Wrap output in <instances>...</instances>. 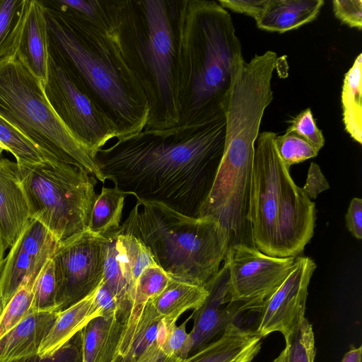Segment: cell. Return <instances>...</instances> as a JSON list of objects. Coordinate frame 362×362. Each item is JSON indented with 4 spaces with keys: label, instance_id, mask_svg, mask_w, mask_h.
Returning a JSON list of instances; mask_svg holds the SVG:
<instances>
[{
    "label": "cell",
    "instance_id": "cell-13",
    "mask_svg": "<svg viewBox=\"0 0 362 362\" xmlns=\"http://www.w3.org/2000/svg\"><path fill=\"white\" fill-rule=\"evenodd\" d=\"M60 243L40 222L31 218L10 248L0 276V291L5 305L20 286L35 280L52 257Z\"/></svg>",
    "mask_w": 362,
    "mask_h": 362
},
{
    "label": "cell",
    "instance_id": "cell-22",
    "mask_svg": "<svg viewBox=\"0 0 362 362\" xmlns=\"http://www.w3.org/2000/svg\"><path fill=\"white\" fill-rule=\"evenodd\" d=\"M97 290V289H96ZM95 291L68 308L57 313V316L42 342L37 356H52L93 318L103 315L95 298Z\"/></svg>",
    "mask_w": 362,
    "mask_h": 362
},
{
    "label": "cell",
    "instance_id": "cell-1",
    "mask_svg": "<svg viewBox=\"0 0 362 362\" xmlns=\"http://www.w3.org/2000/svg\"><path fill=\"white\" fill-rule=\"evenodd\" d=\"M225 134L224 117L182 139L128 141L99 150L95 161L105 180L126 196L199 217L223 156Z\"/></svg>",
    "mask_w": 362,
    "mask_h": 362
},
{
    "label": "cell",
    "instance_id": "cell-42",
    "mask_svg": "<svg viewBox=\"0 0 362 362\" xmlns=\"http://www.w3.org/2000/svg\"><path fill=\"white\" fill-rule=\"evenodd\" d=\"M341 362H362V346L355 347L351 345Z\"/></svg>",
    "mask_w": 362,
    "mask_h": 362
},
{
    "label": "cell",
    "instance_id": "cell-35",
    "mask_svg": "<svg viewBox=\"0 0 362 362\" xmlns=\"http://www.w3.org/2000/svg\"><path fill=\"white\" fill-rule=\"evenodd\" d=\"M287 132L294 133L310 144L317 151L324 146L325 138L317 127L310 108L300 112L290 122Z\"/></svg>",
    "mask_w": 362,
    "mask_h": 362
},
{
    "label": "cell",
    "instance_id": "cell-29",
    "mask_svg": "<svg viewBox=\"0 0 362 362\" xmlns=\"http://www.w3.org/2000/svg\"><path fill=\"white\" fill-rule=\"evenodd\" d=\"M33 284L23 283L6 305L0 318V338L29 314L33 299Z\"/></svg>",
    "mask_w": 362,
    "mask_h": 362
},
{
    "label": "cell",
    "instance_id": "cell-8",
    "mask_svg": "<svg viewBox=\"0 0 362 362\" xmlns=\"http://www.w3.org/2000/svg\"><path fill=\"white\" fill-rule=\"evenodd\" d=\"M228 267L227 298L241 312L259 310L293 269L296 257H273L254 245H230L223 261Z\"/></svg>",
    "mask_w": 362,
    "mask_h": 362
},
{
    "label": "cell",
    "instance_id": "cell-16",
    "mask_svg": "<svg viewBox=\"0 0 362 362\" xmlns=\"http://www.w3.org/2000/svg\"><path fill=\"white\" fill-rule=\"evenodd\" d=\"M30 219L18 165L0 156V238L5 250L14 245Z\"/></svg>",
    "mask_w": 362,
    "mask_h": 362
},
{
    "label": "cell",
    "instance_id": "cell-32",
    "mask_svg": "<svg viewBox=\"0 0 362 362\" xmlns=\"http://www.w3.org/2000/svg\"><path fill=\"white\" fill-rule=\"evenodd\" d=\"M30 312L54 311L56 306V281L52 258L37 276L33 287Z\"/></svg>",
    "mask_w": 362,
    "mask_h": 362
},
{
    "label": "cell",
    "instance_id": "cell-21",
    "mask_svg": "<svg viewBox=\"0 0 362 362\" xmlns=\"http://www.w3.org/2000/svg\"><path fill=\"white\" fill-rule=\"evenodd\" d=\"M129 317L116 312L91 319L81 330L83 362H113Z\"/></svg>",
    "mask_w": 362,
    "mask_h": 362
},
{
    "label": "cell",
    "instance_id": "cell-40",
    "mask_svg": "<svg viewBox=\"0 0 362 362\" xmlns=\"http://www.w3.org/2000/svg\"><path fill=\"white\" fill-rule=\"evenodd\" d=\"M55 2L60 6L69 8L90 17H93L95 15V7L90 1L83 0H57Z\"/></svg>",
    "mask_w": 362,
    "mask_h": 362
},
{
    "label": "cell",
    "instance_id": "cell-36",
    "mask_svg": "<svg viewBox=\"0 0 362 362\" xmlns=\"http://www.w3.org/2000/svg\"><path fill=\"white\" fill-rule=\"evenodd\" d=\"M333 12L337 18L350 28H362V1L334 0Z\"/></svg>",
    "mask_w": 362,
    "mask_h": 362
},
{
    "label": "cell",
    "instance_id": "cell-38",
    "mask_svg": "<svg viewBox=\"0 0 362 362\" xmlns=\"http://www.w3.org/2000/svg\"><path fill=\"white\" fill-rule=\"evenodd\" d=\"M268 0H220V5L234 12L250 16L256 21L264 11Z\"/></svg>",
    "mask_w": 362,
    "mask_h": 362
},
{
    "label": "cell",
    "instance_id": "cell-41",
    "mask_svg": "<svg viewBox=\"0 0 362 362\" xmlns=\"http://www.w3.org/2000/svg\"><path fill=\"white\" fill-rule=\"evenodd\" d=\"M180 360L165 354L159 346L158 341L154 343L148 349L141 362H181Z\"/></svg>",
    "mask_w": 362,
    "mask_h": 362
},
{
    "label": "cell",
    "instance_id": "cell-37",
    "mask_svg": "<svg viewBox=\"0 0 362 362\" xmlns=\"http://www.w3.org/2000/svg\"><path fill=\"white\" fill-rule=\"evenodd\" d=\"M302 189L310 199H316L321 192L329 189L328 181L316 163H310L306 181Z\"/></svg>",
    "mask_w": 362,
    "mask_h": 362
},
{
    "label": "cell",
    "instance_id": "cell-47",
    "mask_svg": "<svg viewBox=\"0 0 362 362\" xmlns=\"http://www.w3.org/2000/svg\"><path fill=\"white\" fill-rule=\"evenodd\" d=\"M3 151V149H0V156L1 155Z\"/></svg>",
    "mask_w": 362,
    "mask_h": 362
},
{
    "label": "cell",
    "instance_id": "cell-43",
    "mask_svg": "<svg viewBox=\"0 0 362 362\" xmlns=\"http://www.w3.org/2000/svg\"><path fill=\"white\" fill-rule=\"evenodd\" d=\"M5 250H5L4 245L2 243V241L0 238V276H1V272L4 268V263H5V259L4 257Z\"/></svg>",
    "mask_w": 362,
    "mask_h": 362
},
{
    "label": "cell",
    "instance_id": "cell-18",
    "mask_svg": "<svg viewBox=\"0 0 362 362\" xmlns=\"http://www.w3.org/2000/svg\"><path fill=\"white\" fill-rule=\"evenodd\" d=\"M17 55L44 86L50 53L45 6L42 1H28Z\"/></svg>",
    "mask_w": 362,
    "mask_h": 362
},
{
    "label": "cell",
    "instance_id": "cell-12",
    "mask_svg": "<svg viewBox=\"0 0 362 362\" xmlns=\"http://www.w3.org/2000/svg\"><path fill=\"white\" fill-rule=\"evenodd\" d=\"M309 257L298 256L288 276L260 308L255 332L262 339L279 332L288 339L305 318L308 286L316 269Z\"/></svg>",
    "mask_w": 362,
    "mask_h": 362
},
{
    "label": "cell",
    "instance_id": "cell-17",
    "mask_svg": "<svg viewBox=\"0 0 362 362\" xmlns=\"http://www.w3.org/2000/svg\"><path fill=\"white\" fill-rule=\"evenodd\" d=\"M165 327L150 300L132 310L113 362H141L150 347L162 340Z\"/></svg>",
    "mask_w": 362,
    "mask_h": 362
},
{
    "label": "cell",
    "instance_id": "cell-23",
    "mask_svg": "<svg viewBox=\"0 0 362 362\" xmlns=\"http://www.w3.org/2000/svg\"><path fill=\"white\" fill-rule=\"evenodd\" d=\"M323 0H268L257 26L264 30L283 33L314 21Z\"/></svg>",
    "mask_w": 362,
    "mask_h": 362
},
{
    "label": "cell",
    "instance_id": "cell-48",
    "mask_svg": "<svg viewBox=\"0 0 362 362\" xmlns=\"http://www.w3.org/2000/svg\"><path fill=\"white\" fill-rule=\"evenodd\" d=\"M0 362H5V361H0Z\"/></svg>",
    "mask_w": 362,
    "mask_h": 362
},
{
    "label": "cell",
    "instance_id": "cell-14",
    "mask_svg": "<svg viewBox=\"0 0 362 362\" xmlns=\"http://www.w3.org/2000/svg\"><path fill=\"white\" fill-rule=\"evenodd\" d=\"M228 267L223 262L218 273L204 285L208 291L204 302L191 315L194 323L189 333L191 339L189 356L216 339L242 313L236 305L228 300Z\"/></svg>",
    "mask_w": 362,
    "mask_h": 362
},
{
    "label": "cell",
    "instance_id": "cell-45",
    "mask_svg": "<svg viewBox=\"0 0 362 362\" xmlns=\"http://www.w3.org/2000/svg\"><path fill=\"white\" fill-rule=\"evenodd\" d=\"M6 305L4 303V298H3V296L1 294V292L0 291V318H1V316L2 315V313L4 311V309L5 308Z\"/></svg>",
    "mask_w": 362,
    "mask_h": 362
},
{
    "label": "cell",
    "instance_id": "cell-33",
    "mask_svg": "<svg viewBox=\"0 0 362 362\" xmlns=\"http://www.w3.org/2000/svg\"><path fill=\"white\" fill-rule=\"evenodd\" d=\"M275 144L280 158L289 168L292 165L315 158L319 153L304 139L287 131L283 135L276 136Z\"/></svg>",
    "mask_w": 362,
    "mask_h": 362
},
{
    "label": "cell",
    "instance_id": "cell-31",
    "mask_svg": "<svg viewBox=\"0 0 362 362\" xmlns=\"http://www.w3.org/2000/svg\"><path fill=\"white\" fill-rule=\"evenodd\" d=\"M288 362H314L316 355L313 325L305 317L292 334L285 339Z\"/></svg>",
    "mask_w": 362,
    "mask_h": 362
},
{
    "label": "cell",
    "instance_id": "cell-9",
    "mask_svg": "<svg viewBox=\"0 0 362 362\" xmlns=\"http://www.w3.org/2000/svg\"><path fill=\"white\" fill-rule=\"evenodd\" d=\"M56 281V306L59 313L96 291L103 279V238L88 230L61 243L52 257Z\"/></svg>",
    "mask_w": 362,
    "mask_h": 362
},
{
    "label": "cell",
    "instance_id": "cell-25",
    "mask_svg": "<svg viewBox=\"0 0 362 362\" xmlns=\"http://www.w3.org/2000/svg\"><path fill=\"white\" fill-rule=\"evenodd\" d=\"M362 54L345 74L341 94L342 120L346 132L362 144Z\"/></svg>",
    "mask_w": 362,
    "mask_h": 362
},
{
    "label": "cell",
    "instance_id": "cell-46",
    "mask_svg": "<svg viewBox=\"0 0 362 362\" xmlns=\"http://www.w3.org/2000/svg\"><path fill=\"white\" fill-rule=\"evenodd\" d=\"M0 149H3L4 151H6V148H5V146L4 145H2L1 143H0Z\"/></svg>",
    "mask_w": 362,
    "mask_h": 362
},
{
    "label": "cell",
    "instance_id": "cell-27",
    "mask_svg": "<svg viewBox=\"0 0 362 362\" xmlns=\"http://www.w3.org/2000/svg\"><path fill=\"white\" fill-rule=\"evenodd\" d=\"M28 0H0V61L17 54Z\"/></svg>",
    "mask_w": 362,
    "mask_h": 362
},
{
    "label": "cell",
    "instance_id": "cell-26",
    "mask_svg": "<svg viewBox=\"0 0 362 362\" xmlns=\"http://www.w3.org/2000/svg\"><path fill=\"white\" fill-rule=\"evenodd\" d=\"M126 195L115 187H105L97 194L87 230L97 236L120 226Z\"/></svg>",
    "mask_w": 362,
    "mask_h": 362
},
{
    "label": "cell",
    "instance_id": "cell-10",
    "mask_svg": "<svg viewBox=\"0 0 362 362\" xmlns=\"http://www.w3.org/2000/svg\"><path fill=\"white\" fill-rule=\"evenodd\" d=\"M43 88L57 116L87 146L95 160L107 136L104 121L99 119L90 99L80 90L70 74L51 54L48 76Z\"/></svg>",
    "mask_w": 362,
    "mask_h": 362
},
{
    "label": "cell",
    "instance_id": "cell-28",
    "mask_svg": "<svg viewBox=\"0 0 362 362\" xmlns=\"http://www.w3.org/2000/svg\"><path fill=\"white\" fill-rule=\"evenodd\" d=\"M0 143L18 165L36 164L45 159L41 151L15 127L0 117Z\"/></svg>",
    "mask_w": 362,
    "mask_h": 362
},
{
    "label": "cell",
    "instance_id": "cell-3",
    "mask_svg": "<svg viewBox=\"0 0 362 362\" xmlns=\"http://www.w3.org/2000/svg\"><path fill=\"white\" fill-rule=\"evenodd\" d=\"M120 228L170 278L199 286L218 273L231 245L229 231L215 218L188 216L156 202L136 201Z\"/></svg>",
    "mask_w": 362,
    "mask_h": 362
},
{
    "label": "cell",
    "instance_id": "cell-2",
    "mask_svg": "<svg viewBox=\"0 0 362 362\" xmlns=\"http://www.w3.org/2000/svg\"><path fill=\"white\" fill-rule=\"evenodd\" d=\"M276 136L265 131L256 140L248 221L258 250L273 257H297L313 236L317 211L280 158Z\"/></svg>",
    "mask_w": 362,
    "mask_h": 362
},
{
    "label": "cell",
    "instance_id": "cell-44",
    "mask_svg": "<svg viewBox=\"0 0 362 362\" xmlns=\"http://www.w3.org/2000/svg\"><path fill=\"white\" fill-rule=\"evenodd\" d=\"M273 362H288L287 349L285 347Z\"/></svg>",
    "mask_w": 362,
    "mask_h": 362
},
{
    "label": "cell",
    "instance_id": "cell-19",
    "mask_svg": "<svg viewBox=\"0 0 362 362\" xmlns=\"http://www.w3.org/2000/svg\"><path fill=\"white\" fill-rule=\"evenodd\" d=\"M57 316L54 311L29 313L0 338V361L14 362L36 356Z\"/></svg>",
    "mask_w": 362,
    "mask_h": 362
},
{
    "label": "cell",
    "instance_id": "cell-6",
    "mask_svg": "<svg viewBox=\"0 0 362 362\" xmlns=\"http://www.w3.org/2000/svg\"><path fill=\"white\" fill-rule=\"evenodd\" d=\"M200 58L190 86L191 106L206 125L224 117L223 105L234 76L245 61L230 13L211 1L200 8Z\"/></svg>",
    "mask_w": 362,
    "mask_h": 362
},
{
    "label": "cell",
    "instance_id": "cell-15",
    "mask_svg": "<svg viewBox=\"0 0 362 362\" xmlns=\"http://www.w3.org/2000/svg\"><path fill=\"white\" fill-rule=\"evenodd\" d=\"M144 8L148 26L146 59L160 95L166 100L172 87L174 48L171 28L164 1H146Z\"/></svg>",
    "mask_w": 362,
    "mask_h": 362
},
{
    "label": "cell",
    "instance_id": "cell-24",
    "mask_svg": "<svg viewBox=\"0 0 362 362\" xmlns=\"http://www.w3.org/2000/svg\"><path fill=\"white\" fill-rule=\"evenodd\" d=\"M207 296L204 286L170 277L165 288L150 301L161 318L173 324L184 312L198 309Z\"/></svg>",
    "mask_w": 362,
    "mask_h": 362
},
{
    "label": "cell",
    "instance_id": "cell-20",
    "mask_svg": "<svg viewBox=\"0 0 362 362\" xmlns=\"http://www.w3.org/2000/svg\"><path fill=\"white\" fill-rule=\"evenodd\" d=\"M262 339L255 331L230 324L216 339L181 362H252Z\"/></svg>",
    "mask_w": 362,
    "mask_h": 362
},
{
    "label": "cell",
    "instance_id": "cell-5",
    "mask_svg": "<svg viewBox=\"0 0 362 362\" xmlns=\"http://www.w3.org/2000/svg\"><path fill=\"white\" fill-rule=\"evenodd\" d=\"M18 168L31 218L44 225L60 244L87 230L97 197L93 175L57 160Z\"/></svg>",
    "mask_w": 362,
    "mask_h": 362
},
{
    "label": "cell",
    "instance_id": "cell-4",
    "mask_svg": "<svg viewBox=\"0 0 362 362\" xmlns=\"http://www.w3.org/2000/svg\"><path fill=\"white\" fill-rule=\"evenodd\" d=\"M0 117L28 139L46 160L83 168L105 181L87 146L57 116L41 81L17 54L0 61Z\"/></svg>",
    "mask_w": 362,
    "mask_h": 362
},
{
    "label": "cell",
    "instance_id": "cell-7",
    "mask_svg": "<svg viewBox=\"0 0 362 362\" xmlns=\"http://www.w3.org/2000/svg\"><path fill=\"white\" fill-rule=\"evenodd\" d=\"M43 2L50 54L62 64L74 68L115 112L124 118L130 117L131 99L114 70L81 42L57 8Z\"/></svg>",
    "mask_w": 362,
    "mask_h": 362
},
{
    "label": "cell",
    "instance_id": "cell-34",
    "mask_svg": "<svg viewBox=\"0 0 362 362\" xmlns=\"http://www.w3.org/2000/svg\"><path fill=\"white\" fill-rule=\"evenodd\" d=\"M186 320L180 325L168 324L165 321V330L162 341L158 343L163 351L169 356L180 360L187 358L191 349V339L186 331Z\"/></svg>",
    "mask_w": 362,
    "mask_h": 362
},
{
    "label": "cell",
    "instance_id": "cell-11",
    "mask_svg": "<svg viewBox=\"0 0 362 362\" xmlns=\"http://www.w3.org/2000/svg\"><path fill=\"white\" fill-rule=\"evenodd\" d=\"M105 247L103 284L117 304V313L130 316L136 281L146 268L156 264L148 249L120 226L103 236Z\"/></svg>",
    "mask_w": 362,
    "mask_h": 362
},
{
    "label": "cell",
    "instance_id": "cell-30",
    "mask_svg": "<svg viewBox=\"0 0 362 362\" xmlns=\"http://www.w3.org/2000/svg\"><path fill=\"white\" fill-rule=\"evenodd\" d=\"M169 279V276L156 264L146 268L136 281L132 310L139 309L157 297L165 288Z\"/></svg>",
    "mask_w": 362,
    "mask_h": 362
},
{
    "label": "cell",
    "instance_id": "cell-39",
    "mask_svg": "<svg viewBox=\"0 0 362 362\" xmlns=\"http://www.w3.org/2000/svg\"><path fill=\"white\" fill-rule=\"evenodd\" d=\"M345 225L349 232L356 239H362V199L354 197L345 214Z\"/></svg>",
    "mask_w": 362,
    "mask_h": 362
}]
</instances>
